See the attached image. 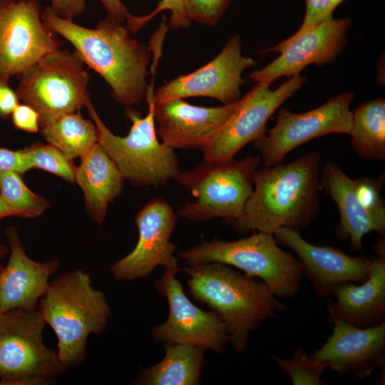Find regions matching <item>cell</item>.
Returning <instances> with one entry per match:
<instances>
[{"label":"cell","mask_w":385,"mask_h":385,"mask_svg":"<svg viewBox=\"0 0 385 385\" xmlns=\"http://www.w3.org/2000/svg\"><path fill=\"white\" fill-rule=\"evenodd\" d=\"M321 163V153L312 151L286 164L257 169L243 212L230 225L240 234L307 227L319 210Z\"/></svg>","instance_id":"1"},{"label":"cell","mask_w":385,"mask_h":385,"mask_svg":"<svg viewBox=\"0 0 385 385\" xmlns=\"http://www.w3.org/2000/svg\"><path fill=\"white\" fill-rule=\"evenodd\" d=\"M41 19L104 78L118 103L130 107L146 98L151 46L133 38L126 25L106 17L96 29L86 28L58 16L50 6L41 11Z\"/></svg>","instance_id":"2"},{"label":"cell","mask_w":385,"mask_h":385,"mask_svg":"<svg viewBox=\"0 0 385 385\" xmlns=\"http://www.w3.org/2000/svg\"><path fill=\"white\" fill-rule=\"evenodd\" d=\"M189 293L206 304L223 322L230 342L245 352L249 334L285 307L260 279L218 262L188 265Z\"/></svg>","instance_id":"3"},{"label":"cell","mask_w":385,"mask_h":385,"mask_svg":"<svg viewBox=\"0 0 385 385\" xmlns=\"http://www.w3.org/2000/svg\"><path fill=\"white\" fill-rule=\"evenodd\" d=\"M57 338V353L68 369L86 358L88 338L104 332L112 315L103 291L92 285L90 273L76 269L51 280L38 305Z\"/></svg>","instance_id":"4"},{"label":"cell","mask_w":385,"mask_h":385,"mask_svg":"<svg viewBox=\"0 0 385 385\" xmlns=\"http://www.w3.org/2000/svg\"><path fill=\"white\" fill-rule=\"evenodd\" d=\"M153 83L148 89V114L142 117L134 109L126 108L125 116L131 128L125 136L113 134L103 123L91 98L86 108L95 123L98 143L115 163L125 180L136 187L159 188L175 180L180 172L175 150L158 140L155 125Z\"/></svg>","instance_id":"5"},{"label":"cell","mask_w":385,"mask_h":385,"mask_svg":"<svg viewBox=\"0 0 385 385\" xmlns=\"http://www.w3.org/2000/svg\"><path fill=\"white\" fill-rule=\"evenodd\" d=\"M278 245L272 234L254 232L234 241L202 240L178 256L188 265L218 262L237 268L262 280L277 297L291 298L299 292L304 274L297 258Z\"/></svg>","instance_id":"6"},{"label":"cell","mask_w":385,"mask_h":385,"mask_svg":"<svg viewBox=\"0 0 385 385\" xmlns=\"http://www.w3.org/2000/svg\"><path fill=\"white\" fill-rule=\"evenodd\" d=\"M260 156L248 155L220 163H203L181 171L175 180L195 197L177 215L191 222L222 218L230 224L238 218L250 197Z\"/></svg>","instance_id":"7"},{"label":"cell","mask_w":385,"mask_h":385,"mask_svg":"<svg viewBox=\"0 0 385 385\" xmlns=\"http://www.w3.org/2000/svg\"><path fill=\"white\" fill-rule=\"evenodd\" d=\"M45 326L38 309L0 314L1 385H51L68 369L45 344Z\"/></svg>","instance_id":"8"},{"label":"cell","mask_w":385,"mask_h":385,"mask_svg":"<svg viewBox=\"0 0 385 385\" xmlns=\"http://www.w3.org/2000/svg\"><path fill=\"white\" fill-rule=\"evenodd\" d=\"M76 52L59 48L24 71L16 93L39 115L40 126L86 107L89 75Z\"/></svg>","instance_id":"9"},{"label":"cell","mask_w":385,"mask_h":385,"mask_svg":"<svg viewBox=\"0 0 385 385\" xmlns=\"http://www.w3.org/2000/svg\"><path fill=\"white\" fill-rule=\"evenodd\" d=\"M321 188L336 204L339 222L336 236L349 240L352 250L361 252L362 239L371 232L385 236V202L382 195L384 174L377 179L362 176L349 178L332 161L322 167Z\"/></svg>","instance_id":"10"},{"label":"cell","mask_w":385,"mask_h":385,"mask_svg":"<svg viewBox=\"0 0 385 385\" xmlns=\"http://www.w3.org/2000/svg\"><path fill=\"white\" fill-rule=\"evenodd\" d=\"M354 96L353 92L339 94L322 106L301 113L280 108L275 125L252 142L265 167L281 163L289 152L314 138L329 134L350 135V106Z\"/></svg>","instance_id":"11"},{"label":"cell","mask_w":385,"mask_h":385,"mask_svg":"<svg viewBox=\"0 0 385 385\" xmlns=\"http://www.w3.org/2000/svg\"><path fill=\"white\" fill-rule=\"evenodd\" d=\"M306 81L299 73L274 90L267 83H257L239 100L234 113L202 150L203 161L220 163L234 158L246 145L264 135L269 118Z\"/></svg>","instance_id":"12"},{"label":"cell","mask_w":385,"mask_h":385,"mask_svg":"<svg viewBox=\"0 0 385 385\" xmlns=\"http://www.w3.org/2000/svg\"><path fill=\"white\" fill-rule=\"evenodd\" d=\"M60 46L41 19L37 0L0 4V78L21 75Z\"/></svg>","instance_id":"13"},{"label":"cell","mask_w":385,"mask_h":385,"mask_svg":"<svg viewBox=\"0 0 385 385\" xmlns=\"http://www.w3.org/2000/svg\"><path fill=\"white\" fill-rule=\"evenodd\" d=\"M180 270H165L155 282L158 292L167 299L169 312L163 323L152 328V337L158 343L192 344L222 354L228 342L223 322L212 310L205 311L190 301L175 277Z\"/></svg>","instance_id":"14"},{"label":"cell","mask_w":385,"mask_h":385,"mask_svg":"<svg viewBox=\"0 0 385 385\" xmlns=\"http://www.w3.org/2000/svg\"><path fill=\"white\" fill-rule=\"evenodd\" d=\"M177 217L163 198L147 202L135 217L138 230L137 244L129 254L113 264V277L117 281H131L147 277L158 266L165 270L180 269L175 256L177 247L170 241Z\"/></svg>","instance_id":"15"},{"label":"cell","mask_w":385,"mask_h":385,"mask_svg":"<svg viewBox=\"0 0 385 385\" xmlns=\"http://www.w3.org/2000/svg\"><path fill=\"white\" fill-rule=\"evenodd\" d=\"M349 18L331 17L302 33H295L275 46L260 52H276L280 55L264 68L248 74L255 82L271 83L282 76L292 77L307 66H321L334 61L347 43Z\"/></svg>","instance_id":"16"},{"label":"cell","mask_w":385,"mask_h":385,"mask_svg":"<svg viewBox=\"0 0 385 385\" xmlns=\"http://www.w3.org/2000/svg\"><path fill=\"white\" fill-rule=\"evenodd\" d=\"M256 64L255 59L242 55L240 36H233L207 64L162 85L154 92V101L201 96L232 104L240 99V87L246 83L243 71Z\"/></svg>","instance_id":"17"},{"label":"cell","mask_w":385,"mask_h":385,"mask_svg":"<svg viewBox=\"0 0 385 385\" xmlns=\"http://www.w3.org/2000/svg\"><path fill=\"white\" fill-rule=\"evenodd\" d=\"M273 235L278 244L295 252L303 274L310 279L320 298H328L341 284L364 282L375 259L349 255L329 245H313L302 237L299 230L284 227Z\"/></svg>","instance_id":"18"},{"label":"cell","mask_w":385,"mask_h":385,"mask_svg":"<svg viewBox=\"0 0 385 385\" xmlns=\"http://www.w3.org/2000/svg\"><path fill=\"white\" fill-rule=\"evenodd\" d=\"M332 334L310 355L340 374L366 379L385 364V321L360 328L342 321L333 323Z\"/></svg>","instance_id":"19"},{"label":"cell","mask_w":385,"mask_h":385,"mask_svg":"<svg viewBox=\"0 0 385 385\" xmlns=\"http://www.w3.org/2000/svg\"><path fill=\"white\" fill-rule=\"evenodd\" d=\"M238 102L219 107L197 106L183 98L155 103L157 135L173 150H202L234 113Z\"/></svg>","instance_id":"20"},{"label":"cell","mask_w":385,"mask_h":385,"mask_svg":"<svg viewBox=\"0 0 385 385\" xmlns=\"http://www.w3.org/2000/svg\"><path fill=\"white\" fill-rule=\"evenodd\" d=\"M5 235L9 256L0 273V314L16 309H38L61 263L56 259L37 262L29 257L16 227H7Z\"/></svg>","instance_id":"21"},{"label":"cell","mask_w":385,"mask_h":385,"mask_svg":"<svg viewBox=\"0 0 385 385\" xmlns=\"http://www.w3.org/2000/svg\"><path fill=\"white\" fill-rule=\"evenodd\" d=\"M327 305L328 319L366 328L385 321V255L378 256L362 283H345L333 291Z\"/></svg>","instance_id":"22"},{"label":"cell","mask_w":385,"mask_h":385,"mask_svg":"<svg viewBox=\"0 0 385 385\" xmlns=\"http://www.w3.org/2000/svg\"><path fill=\"white\" fill-rule=\"evenodd\" d=\"M81 158V164L76 168L75 182L83 192L88 215L101 225L109 203L122 192L125 180L98 143Z\"/></svg>","instance_id":"23"},{"label":"cell","mask_w":385,"mask_h":385,"mask_svg":"<svg viewBox=\"0 0 385 385\" xmlns=\"http://www.w3.org/2000/svg\"><path fill=\"white\" fill-rule=\"evenodd\" d=\"M205 350L188 344H165L163 359L142 369L132 384L197 385L205 366Z\"/></svg>","instance_id":"24"},{"label":"cell","mask_w":385,"mask_h":385,"mask_svg":"<svg viewBox=\"0 0 385 385\" xmlns=\"http://www.w3.org/2000/svg\"><path fill=\"white\" fill-rule=\"evenodd\" d=\"M351 145L360 157L385 158V100L376 98L360 104L351 115Z\"/></svg>","instance_id":"25"},{"label":"cell","mask_w":385,"mask_h":385,"mask_svg":"<svg viewBox=\"0 0 385 385\" xmlns=\"http://www.w3.org/2000/svg\"><path fill=\"white\" fill-rule=\"evenodd\" d=\"M41 128L43 138L71 160L81 158L98 143L95 123L84 118L80 111L63 115Z\"/></svg>","instance_id":"26"},{"label":"cell","mask_w":385,"mask_h":385,"mask_svg":"<svg viewBox=\"0 0 385 385\" xmlns=\"http://www.w3.org/2000/svg\"><path fill=\"white\" fill-rule=\"evenodd\" d=\"M0 195L17 217H38L49 207V202L31 191L14 171L0 170Z\"/></svg>","instance_id":"27"},{"label":"cell","mask_w":385,"mask_h":385,"mask_svg":"<svg viewBox=\"0 0 385 385\" xmlns=\"http://www.w3.org/2000/svg\"><path fill=\"white\" fill-rule=\"evenodd\" d=\"M272 359L290 379L293 385H322L326 381L321 377L326 366L308 355L302 346H298L290 359H284L272 354Z\"/></svg>","instance_id":"28"},{"label":"cell","mask_w":385,"mask_h":385,"mask_svg":"<svg viewBox=\"0 0 385 385\" xmlns=\"http://www.w3.org/2000/svg\"><path fill=\"white\" fill-rule=\"evenodd\" d=\"M23 150L30 169L38 168L53 173L68 183L75 182L76 168L71 160L56 147L36 143Z\"/></svg>","instance_id":"29"},{"label":"cell","mask_w":385,"mask_h":385,"mask_svg":"<svg viewBox=\"0 0 385 385\" xmlns=\"http://www.w3.org/2000/svg\"><path fill=\"white\" fill-rule=\"evenodd\" d=\"M232 0H183L188 19L209 26H215Z\"/></svg>","instance_id":"30"},{"label":"cell","mask_w":385,"mask_h":385,"mask_svg":"<svg viewBox=\"0 0 385 385\" xmlns=\"http://www.w3.org/2000/svg\"><path fill=\"white\" fill-rule=\"evenodd\" d=\"M165 10L170 11L168 28L171 29H187L190 26L191 21L185 13L183 0H160L153 12L146 16L137 17V29L139 30L154 16Z\"/></svg>","instance_id":"31"},{"label":"cell","mask_w":385,"mask_h":385,"mask_svg":"<svg viewBox=\"0 0 385 385\" xmlns=\"http://www.w3.org/2000/svg\"><path fill=\"white\" fill-rule=\"evenodd\" d=\"M304 20L296 33H302L319 23L332 17L334 8L332 0H305Z\"/></svg>","instance_id":"32"},{"label":"cell","mask_w":385,"mask_h":385,"mask_svg":"<svg viewBox=\"0 0 385 385\" xmlns=\"http://www.w3.org/2000/svg\"><path fill=\"white\" fill-rule=\"evenodd\" d=\"M14 126L20 130L36 133L39 130V115L27 104H18L11 113Z\"/></svg>","instance_id":"33"},{"label":"cell","mask_w":385,"mask_h":385,"mask_svg":"<svg viewBox=\"0 0 385 385\" xmlns=\"http://www.w3.org/2000/svg\"><path fill=\"white\" fill-rule=\"evenodd\" d=\"M30 170L23 150H11L0 148V170L23 173Z\"/></svg>","instance_id":"34"},{"label":"cell","mask_w":385,"mask_h":385,"mask_svg":"<svg viewBox=\"0 0 385 385\" xmlns=\"http://www.w3.org/2000/svg\"><path fill=\"white\" fill-rule=\"evenodd\" d=\"M58 16L72 21L82 14L86 9V0H51L50 6Z\"/></svg>","instance_id":"35"},{"label":"cell","mask_w":385,"mask_h":385,"mask_svg":"<svg viewBox=\"0 0 385 385\" xmlns=\"http://www.w3.org/2000/svg\"><path fill=\"white\" fill-rule=\"evenodd\" d=\"M104 6L108 18L118 23L129 26L135 19L121 0H99Z\"/></svg>","instance_id":"36"},{"label":"cell","mask_w":385,"mask_h":385,"mask_svg":"<svg viewBox=\"0 0 385 385\" xmlns=\"http://www.w3.org/2000/svg\"><path fill=\"white\" fill-rule=\"evenodd\" d=\"M19 100L16 91L9 86V81L0 78V115H11Z\"/></svg>","instance_id":"37"},{"label":"cell","mask_w":385,"mask_h":385,"mask_svg":"<svg viewBox=\"0 0 385 385\" xmlns=\"http://www.w3.org/2000/svg\"><path fill=\"white\" fill-rule=\"evenodd\" d=\"M10 216H16V215L0 195V220Z\"/></svg>","instance_id":"38"},{"label":"cell","mask_w":385,"mask_h":385,"mask_svg":"<svg viewBox=\"0 0 385 385\" xmlns=\"http://www.w3.org/2000/svg\"><path fill=\"white\" fill-rule=\"evenodd\" d=\"M9 246L0 242V273L4 267V265L2 263V261L9 255Z\"/></svg>","instance_id":"39"},{"label":"cell","mask_w":385,"mask_h":385,"mask_svg":"<svg viewBox=\"0 0 385 385\" xmlns=\"http://www.w3.org/2000/svg\"><path fill=\"white\" fill-rule=\"evenodd\" d=\"M344 0H332V4L334 9H335Z\"/></svg>","instance_id":"40"},{"label":"cell","mask_w":385,"mask_h":385,"mask_svg":"<svg viewBox=\"0 0 385 385\" xmlns=\"http://www.w3.org/2000/svg\"><path fill=\"white\" fill-rule=\"evenodd\" d=\"M14 1H16V0H0V4H3L5 3Z\"/></svg>","instance_id":"41"}]
</instances>
